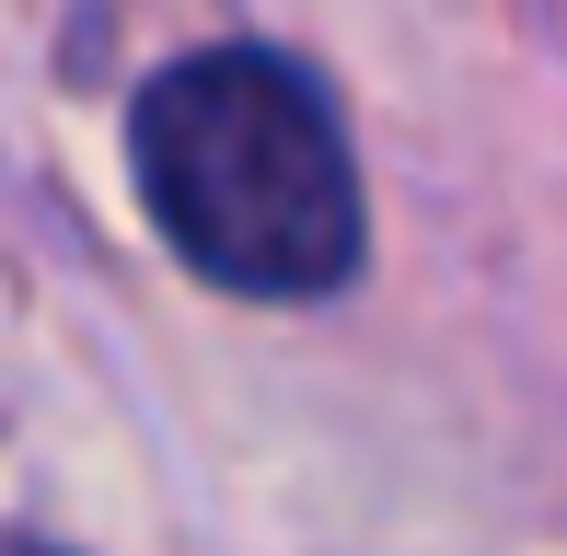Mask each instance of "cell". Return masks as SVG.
I'll return each mask as SVG.
<instances>
[{
  "label": "cell",
  "mask_w": 567,
  "mask_h": 556,
  "mask_svg": "<svg viewBox=\"0 0 567 556\" xmlns=\"http://www.w3.org/2000/svg\"><path fill=\"white\" fill-rule=\"evenodd\" d=\"M127 163L163 244L244 301H324L371 244L348 128L324 82L278 47H197L151 70L127 116Z\"/></svg>",
  "instance_id": "6da1fadb"
}]
</instances>
